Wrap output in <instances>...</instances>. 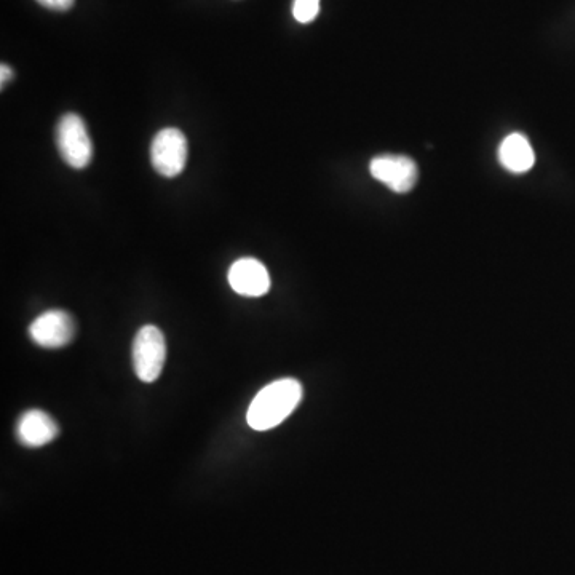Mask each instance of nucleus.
Returning a JSON list of instances; mask_svg holds the SVG:
<instances>
[{
	"label": "nucleus",
	"instance_id": "obj_7",
	"mask_svg": "<svg viewBox=\"0 0 575 575\" xmlns=\"http://www.w3.org/2000/svg\"><path fill=\"white\" fill-rule=\"evenodd\" d=\"M229 285L240 296L259 298L270 290L269 272L258 259H238L230 267Z\"/></svg>",
	"mask_w": 575,
	"mask_h": 575
},
{
	"label": "nucleus",
	"instance_id": "obj_2",
	"mask_svg": "<svg viewBox=\"0 0 575 575\" xmlns=\"http://www.w3.org/2000/svg\"><path fill=\"white\" fill-rule=\"evenodd\" d=\"M56 147L61 159L68 163L69 167L82 170L90 165L93 159V143L82 117L72 112L61 117L56 127Z\"/></svg>",
	"mask_w": 575,
	"mask_h": 575
},
{
	"label": "nucleus",
	"instance_id": "obj_10",
	"mask_svg": "<svg viewBox=\"0 0 575 575\" xmlns=\"http://www.w3.org/2000/svg\"><path fill=\"white\" fill-rule=\"evenodd\" d=\"M320 12V0H294L293 15L299 23L314 21Z\"/></svg>",
	"mask_w": 575,
	"mask_h": 575
},
{
	"label": "nucleus",
	"instance_id": "obj_8",
	"mask_svg": "<svg viewBox=\"0 0 575 575\" xmlns=\"http://www.w3.org/2000/svg\"><path fill=\"white\" fill-rule=\"evenodd\" d=\"M58 425L40 409H29L16 425V438L26 448H42L58 437Z\"/></svg>",
	"mask_w": 575,
	"mask_h": 575
},
{
	"label": "nucleus",
	"instance_id": "obj_6",
	"mask_svg": "<svg viewBox=\"0 0 575 575\" xmlns=\"http://www.w3.org/2000/svg\"><path fill=\"white\" fill-rule=\"evenodd\" d=\"M76 323L64 310H48L31 323L29 336L44 349H61L74 339Z\"/></svg>",
	"mask_w": 575,
	"mask_h": 575
},
{
	"label": "nucleus",
	"instance_id": "obj_11",
	"mask_svg": "<svg viewBox=\"0 0 575 575\" xmlns=\"http://www.w3.org/2000/svg\"><path fill=\"white\" fill-rule=\"evenodd\" d=\"M40 5L50 8V10H55V12H66L69 8H72L76 0H37Z\"/></svg>",
	"mask_w": 575,
	"mask_h": 575
},
{
	"label": "nucleus",
	"instance_id": "obj_1",
	"mask_svg": "<svg viewBox=\"0 0 575 575\" xmlns=\"http://www.w3.org/2000/svg\"><path fill=\"white\" fill-rule=\"evenodd\" d=\"M302 400V385L296 379H280L266 385L251 401L246 421L258 432L274 429L293 414Z\"/></svg>",
	"mask_w": 575,
	"mask_h": 575
},
{
	"label": "nucleus",
	"instance_id": "obj_5",
	"mask_svg": "<svg viewBox=\"0 0 575 575\" xmlns=\"http://www.w3.org/2000/svg\"><path fill=\"white\" fill-rule=\"evenodd\" d=\"M369 171L397 194L411 191L419 178L416 162L405 155H379L369 165Z\"/></svg>",
	"mask_w": 575,
	"mask_h": 575
},
{
	"label": "nucleus",
	"instance_id": "obj_12",
	"mask_svg": "<svg viewBox=\"0 0 575 575\" xmlns=\"http://www.w3.org/2000/svg\"><path fill=\"white\" fill-rule=\"evenodd\" d=\"M0 71H2V87H4L5 82L12 79V69L8 68L7 64H2Z\"/></svg>",
	"mask_w": 575,
	"mask_h": 575
},
{
	"label": "nucleus",
	"instance_id": "obj_4",
	"mask_svg": "<svg viewBox=\"0 0 575 575\" xmlns=\"http://www.w3.org/2000/svg\"><path fill=\"white\" fill-rule=\"evenodd\" d=\"M152 167L165 178L183 173L187 162V139L178 128H163L151 146Z\"/></svg>",
	"mask_w": 575,
	"mask_h": 575
},
{
	"label": "nucleus",
	"instance_id": "obj_9",
	"mask_svg": "<svg viewBox=\"0 0 575 575\" xmlns=\"http://www.w3.org/2000/svg\"><path fill=\"white\" fill-rule=\"evenodd\" d=\"M499 160L505 170L520 175V173H526L534 167L536 154H534V149H532L526 136L513 133L504 139V143L500 144Z\"/></svg>",
	"mask_w": 575,
	"mask_h": 575
},
{
	"label": "nucleus",
	"instance_id": "obj_3",
	"mask_svg": "<svg viewBox=\"0 0 575 575\" xmlns=\"http://www.w3.org/2000/svg\"><path fill=\"white\" fill-rule=\"evenodd\" d=\"M167 358V342L157 326H143L133 341V368L146 384L157 381Z\"/></svg>",
	"mask_w": 575,
	"mask_h": 575
}]
</instances>
